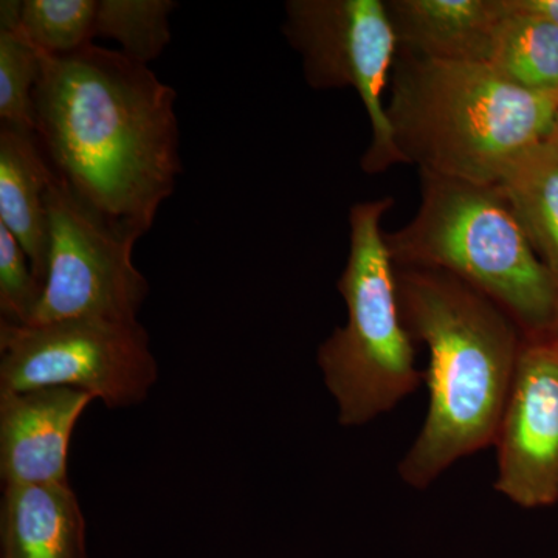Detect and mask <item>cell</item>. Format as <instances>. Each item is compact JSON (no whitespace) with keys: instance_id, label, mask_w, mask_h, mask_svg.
Masks as SVG:
<instances>
[{"instance_id":"ffe728a7","label":"cell","mask_w":558,"mask_h":558,"mask_svg":"<svg viewBox=\"0 0 558 558\" xmlns=\"http://www.w3.org/2000/svg\"><path fill=\"white\" fill-rule=\"evenodd\" d=\"M506 9L538 17L558 27V0H502Z\"/></svg>"},{"instance_id":"7402d4cb","label":"cell","mask_w":558,"mask_h":558,"mask_svg":"<svg viewBox=\"0 0 558 558\" xmlns=\"http://www.w3.org/2000/svg\"><path fill=\"white\" fill-rule=\"evenodd\" d=\"M556 337H557V339H558V326H557V330H556Z\"/></svg>"},{"instance_id":"3957f363","label":"cell","mask_w":558,"mask_h":558,"mask_svg":"<svg viewBox=\"0 0 558 558\" xmlns=\"http://www.w3.org/2000/svg\"><path fill=\"white\" fill-rule=\"evenodd\" d=\"M388 119L407 163L442 178L497 185L521 154L548 140L558 92H532L483 62L399 50Z\"/></svg>"},{"instance_id":"7c38bea8","label":"cell","mask_w":558,"mask_h":558,"mask_svg":"<svg viewBox=\"0 0 558 558\" xmlns=\"http://www.w3.org/2000/svg\"><path fill=\"white\" fill-rule=\"evenodd\" d=\"M57 179L33 131L0 128V223L16 238L44 288L49 266L47 191Z\"/></svg>"},{"instance_id":"30bf717a","label":"cell","mask_w":558,"mask_h":558,"mask_svg":"<svg viewBox=\"0 0 558 558\" xmlns=\"http://www.w3.org/2000/svg\"><path fill=\"white\" fill-rule=\"evenodd\" d=\"M92 400L87 392L70 388L0 391L3 483H69L70 439Z\"/></svg>"},{"instance_id":"44dd1931","label":"cell","mask_w":558,"mask_h":558,"mask_svg":"<svg viewBox=\"0 0 558 558\" xmlns=\"http://www.w3.org/2000/svg\"><path fill=\"white\" fill-rule=\"evenodd\" d=\"M546 142L549 143L550 146H553L554 150H556L558 156V117L556 120V123H554L553 131H550L548 140Z\"/></svg>"},{"instance_id":"8fae6325","label":"cell","mask_w":558,"mask_h":558,"mask_svg":"<svg viewBox=\"0 0 558 558\" xmlns=\"http://www.w3.org/2000/svg\"><path fill=\"white\" fill-rule=\"evenodd\" d=\"M399 50L428 60L483 62L494 49L501 0H388Z\"/></svg>"},{"instance_id":"9c48e42d","label":"cell","mask_w":558,"mask_h":558,"mask_svg":"<svg viewBox=\"0 0 558 558\" xmlns=\"http://www.w3.org/2000/svg\"><path fill=\"white\" fill-rule=\"evenodd\" d=\"M494 446L495 490L524 509L558 502V339L524 337Z\"/></svg>"},{"instance_id":"ba28073f","label":"cell","mask_w":558,"mask_h":558,"mask_svg":"<svg viewBox=\"0 0 558 558\" xmlns=\"http://www.w3.org/2000/svg\"><path fill=\"white\" fill-rule=\"evenodd\" d=\"M46 204L49 266L31 325L80 318L135 322L149 292L132 260L137 240L116 229L58 175Z\"/></svg>"},{"instance_id":"5b68a950","label":"cell","mask_w":558,"mask_h":558,"mask_svg":"<svg viewBox=\"0 0 558 558\" xmlns=\"http://www.w3.org/2000/svg\"><path fill=\"white\" fill-rule=\"evenodd\" d=\"M392 197L349 211V256L339 279L348 319L318 348L323 379L343 427H360L395 409L425 380L403 323L396 264L381 230Z\"/></svg>"},{"instance_id":"8992f818","label":"cell","mask_w":558,"mask_h":558,"mask_svg":"<svg viewBox=\"0 0 558 558\" xmlns=\"http://www.w3.org/2000/svg\"><path fill=\"white\" fill-rule=\"evenodd\" d=\"M159 376L145 328L135 322L0 319V391L70 388L109 409L142 403Z\"/></svg>"},{"instance_id":"4fadbf2b","label":"cell","mask_w":558,"mask_h":558,"mask_svg":"<svg viewBox=\"0 0 558 558\" xmlns=\"http://www.w3.org/2000/svg\"><path fill=\"white\" fill-rule=\"evenodd\" d=\"M2 558H87L86 521L69 483L5 484Z\"/></svg>"},{"instance_id":"52a82bcc","label":"cell","mask_w":558,"mask_h":558,"mask_svg":"<svg viewBox=\"0 0 558 558\" xmlns=\"http://www.w3.org/2000/svg\"><path fill=\"white\" fill-rule=\"evenodd\" d=\"M299 51L304 78L314 89L357 92L371 124L363 171L377 174L407 163L392 135L384 102L399 43L384 0H290L282 25Z\"/></svg>"},{"instance_id":"d6986e66","label":"cell","mask_w":558,"mask_h":558,"mask_svg":"<svg viewBox=\"0 0 558 558\" xmlns=\"http://www.w3.org/2000/svg\"><path fill=\"white\" fill-rule=\"evenodd\" d=\"M43 290L33 274L27 253L0 223V319L13 325H31L43 299Z\"/></svg>"},{"instance_id":"e0dca14e","label":"cell","mask_w":558,"mask_h":558,"mask_svg":"<svg viewBox=\"0 0 558 558\" xmlns=\"http://www.w3.org/2000/svg\"><path fill=\"white\" fill-rule=\"evenodd\" d=\"M171 0H98L95 38L120 44V51L148 65L171 40Z\"/></svg>"},{"instance_id":"2e32d148","label":"cell","mask_w":558,"mask_h":558,"mask_svg":"<svg viewBox=\"0 0 558 558\" xmlns=\"http://www.w3.org/2000/svg\"><path fill=\"white\" fill-rule=\"evenodd\" d=\"M505 9L487 64L532 92H558V27Z\"/></svg>"},{"instance_id":"7a4b0ae2","label":"cell","mask_w":558,"mask_h":558,"mask_svg":"<svg viewBox=\"0 0 558 558\" xmlns=\"http://www.w3.org/2000/svg\"><path fill=\"white\" fill-rule=\"evenodd\" d=\"M403 323L428 348V410L399 462L400 480L427 488L497 436L524 333L498 304L433 269L396 266Z\"/></svg>"},{"instance_id":"5bb4252c","label":"cell","mask_w":558,"mask_h":558,"mask_svg":"<svg viewBox=\"0 0 558 558\" xmlns=\"http://www.w3.org/2000/svg\"><path fill=\"white\" fill-rule=\"evenodd\" d=\"M538 258L558 281V156L548 142L521 154L497 183Z\"/></svg>"},{"instance_id":"6da1fadb","label":"cell","mask_w":558,"mask_h":558,"mask_svg":"<svg viewBox=\"0 0 558 558\" xmlns=\"http://www.w3.org/2000/svg\"><path fill=\"white\" fill-rule=\"evenodd\" d=\"M175 98L120 50L89 44L43 57L33 101L44 154L80 199L137 241L182 172Z\"/></svg>"},{"instance_id":"277c9868","label":"cell","mask_w":558,"mask_h":558,"mask_svg":"<svg viewBox=\"0 0 558 558\" xmlns=\"http://www.w3.org/2000/svg\"><path fill=\"white\" fill-rule=\"evenodd\" d=\"M416 216L387 234L392 260L453 275L498 304L524 337L556 336L558 281L497 185L421 171Z\"/></svg>"},{"instance_id":"ac0fdd59","label":"cell","mask_w":558,"mask_h":558,"mask_svg":"<svg viewBox=\"0 0 558 558\" xmlns=\"http://www.w3.org/2000/svg\"><path fill=\"white\" fill-rule=\"evenodd\" d=\"M43 54L17 33L0 31V120L36 132L35 97Z\"/></svg>"},{"instance_id":"9a60e30c","label":"cell","mask_w":558,"mask_h":558,"mask_svg":"<svg viewBox=\"0 0 558 558\" xmlns=\"http://www.w3.org/2000/svg\"><path fill=\"white\" fill-rule=\"evenodd\" d=\"M98 0H3L0 31L17 33L43 54L60 57L95 38Z\"/></svg>"}]
</instances>
